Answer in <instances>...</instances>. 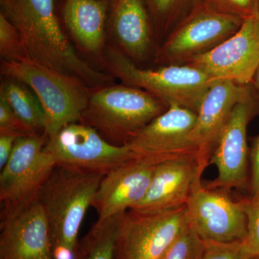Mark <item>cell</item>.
Returning <instances> with one entry per match:
<instances>
[{
    "label": "cell",
    "mask_w": 259,
    "mask_h": 259,
    "mask_svg": "<svg viewBox=\"0 0 259 259\" xmlns=\"http://www.w3.org/2000/svg\"><path fill=\"white\" fill-rule=\"evenodd\" d=\"M159 162L149 158H134L105 175L92 205L97 211V221L119 215L139 204L147 192Z\"/></svg>",
    "instance_id": "14"
},
{
    "label": "cell",
    "mask_w": 259,
    "mask_h": 259,
    "mask_svg": "<svg viewBox=\"0 0 259 259\" xmlns=\"http://www.w3.org/2000/svg\"><path fill=\"white\" fill-rule=\"evenodd\" d=\"M254 93L250 85L218 80L204 95L197 112L192 138L198 150L199 161L204 166L209 164L220 135L234 107Z\"/></svg>",
    "instance_id": "15"
},
{
    "label": "cell",
    "mask_w": 259,
    "mask_h": 259,
    "mask_svg": "<svg viewBox=\"0 0 259 259\" xmlns=\"http://www.w3.org/2000/svg\"><path fill=\"white\" fill-rule=\"evenodd\" d=\"M0 56L2 61L8 62L30 59L18 29L2 12H0Z\"/></svg>",
    "instance_id": "24"
},
{
    "label": "cell",
    "mask_w": 259,
    "mask_h": 259,
    "mask_svg": "<svg viewBox=\"0 0 259 259\" xmlns=\"http://www.w3.org/2000/svg\"><path fill=\"white\" fill-rule=\"evenodd\" d=\"M110 27L117 49L135 63L154 51L152 20L144 0H111Z\"/></svg>",
    "instance_id": "18"
},
{
    "label": "cell",
    "mask_w": 259,
    "mask_h": 259,
    "mask_svg": "<svg viewBox=\"0 0 259 259\" xmlns=\"http://www.w3.org/2000/svg\"><path fill=\"white\" fill-rule=\"evenodd\" d=\"M196 120L195 112L185 107H169L125 146L135 158L163 161L187 155L198 156L192 138Z\"/></svg>",
    "instance_id": "13"
},
{
    "label": "cell",
    "mask_w": 259,
    "mask_h": 259,
    "mask_svg": "<svg viewBox=\"0 0 259 259\" xmlns=\"http://www.w3.org/2000/svg\"><path fill=\"white\" fill-rule=\"evenodd\" d=\"M46 134L20 136L0 172V221L18 214L37 199L42 185L56 166L44 150Z\"/></svg>",
    "instance_id": "6"
},
{
    "label": "cell",
    "mask_w": 259,
    "mask_h": 259,
    "mask_svg": "<svg viewBox=\"0 0 259 259\" xmlns=\"http://www.w3.org/2000/svg\"><path fill=\"white\" fill-rule=\"evenodd\" d=\"M44 150L56 165L105 175L134 159L127 146L109 143L90 126L74 122L48 139Z\"/></svg>",
    "instance_id": "9"
},
{
    "label": "cell",
    "mask_w": 259,
    "mask_h": 259,
    "mask_svg": "<svg viewBox=\"0 0 259 259\" xmlns=\"http://www.w3.org/2000/svg\"><path fill=\"white\" fill-rule=\"evenodd\" d=\"M121 214L106 221H97L79 240L74 259H115L116 236Z\"/></svg>",
    "instance_id": "21"
},
{
    "label": "cell",
    "mask_w": 259,
    "mask_h": 259,
    "mask_svg": "<svg viewBox=\"0 0 259 259\" xmlns=\"http://www.w3.org/2000/svg\"><path fill=\"white\" fill-rule=\"evenodd\" d=\"M256 14L259 17V0H256Z\"/></svg>",
    "instance_id": "33"
},
{
    "label": "cell",
    "mask_w": 259,
    "mask_h": 259,
    "mask_svg": "<svg viewBox=\"0 0 259 259\" xmlns=\"http://www.w3.org/2000/svg\"><path fill=\"white\" fill-rule=\"evenodd\" d=\"M105 175L56 165L37 194L48 223L53 259H74L80 228Z\"/></svg>",
    "instance_id": "2"
},
{
    "label": "cell",
    "mask_w": 259,
    "mask_h": 259,
    "mask_svg": "<svg viewBox=\"0 0 259 259\" xmlns=\"http://www.w3.org/2000/svg\"><path fill=\"white\" fill-rule=\"evenodd\" d=\"M107 1H111V0H107Z\"/></svg>",
    "instance_id": "34"
},
{
    "label": "cell",
    "mask_w": 259,
    "mask_h": 259,
    "mask_svg": "<svg viewBox=\"0 0 259 259\" xmlns=\"http://www.w3.org/2000/svg\"><path fill=\"white\" fill-rule=\"evenodd\" d=\"M168 107L151 94L124 84L93 89L81 122L115 146H125Z\"/></svg>",
    "instance_id": "3"
},
{
    "label": "cell",
    "mask_w": 259,
    "mask_h": 259,
    "mask_svg": "<svg viewBox=\"0 0 259 259\" xmlns=\"http://www.w3.org/2000/svg\"><path fill=\"white\" fill-rule=\"evenodd\" d=\"M107 0H65L62 18L66 28L83 51L100 55L105 49Z\"/></svg>",
    "instance_id": "19"
},
{
    "label": "cell",
    "mask_w": 259,
    "mask_h": 259,
    "mask_svg": "<svg viewBox=\"0 0 259 259\" xmlns=\"http://www.w3.org/2000/svg\"><path fill=\"white\" fill-rule=\"evenodd\" d=\"M217 11L245 19L256 14V0H202Z\"/></svg>",
    "instance_id": "27"
},
{
    "label": "cell",
    "mask_w": 259,
    "mask_h": 259,
    "mask_svg": "<svg viewBox=\"0 0 259 259\" xmlns=\"http://www.w3.org/2000/svg\"><path fill=\"white\" fill-rule=\"evenodd\" d=\"M204 248L205 241L188 225L161 259H201Z\"/></svg>",
    "instance_id": "25"
},
{
    "label": "cell",
    "mask_w": 259,
    "mask_h": 259,
    "mask_svg": "<svg viewBox=\"0 0 259 259\" xmlns=\"http://www.w3.org/2000/svg\"><path fill=\"white\" fill-rule=\"evenodd\" d=\"M0 134L20 136L37 134L23 122L3 97H0Z\"/></svg>",
    "instance_id": "26"
},
{
    "label": "cell",
    "mask_w": 259,
    "mask_h": 259,
    "mask_svg": "<svg viewBox=\"0 0 259 259\" xmlns=\"http://www.w3.org/2000/svg\"><path fill=\"white\" fill-rule=\"evenodd\" d=\"M258 110L259 98L255 93L234 107L209 159V164L217 168L218 177L206 187L229 191L244 187L250 156L247 130Z\"/></svg>",
    "instance_id": "11"
},
{
    "label": "cell",
    "mask_w": 259,
    "mask_h": 259,
    "mask_svg": "<svg viewBox=\"0 0 259 259\" xmlns=\"http://www.w3.org/2000/svg\"><path fill=\"white\" fill-rule=\"evenodd\" d=\"M249 157L251 163L250 189L253 195L259 194V134L253 140Z\"/></svg>",
    "instance_id": "29"
},
{
    "label": "cell",
    "mask_w": 259,
    "mask_h": 259,
    "mask_svg": "<svg viewBox=\"0 0 259 259\" xmlns=\"http://www.w3.org/2000/svg\"><path fill=\"white\" fill-rule=\"evenodd\" d=\"M0 97L9 104L16 115L37 134H46L44 108L31 89L23 83L8 78L0 88Z\"/></svg>",
    "instance_id": "20"
},
{
    "label": "cell",
    "mask_w": 259,
    "mask_h": 259,
    "mask_svg": "<svg viewBox=\"0 0 259 259\" xmlns=\"http://www.w3.org/2000/svg\"><path fill=\"white\" fill-rule=\"evenodd\" d=\"M0 259H53L49 223L37 199L0 221Z\"/></svg>",
    "instance_id": "17"
},
{
    "label": "cell",
    "mask_w": 259,
    "mask_h": 259,
    "mask_svg": "<svg viewBox=\"0 0 259 259\" xmlns=\"http://www.w3.org/2000/svg\"><path fill=\"white\" fill-rule=\"evenodd\" d=\"M201 259H244L242 254L241 241H205V248Z\"/></svg>",
    "instance_id": "28"
},
{
    "label": "cell",
    "mask_w": 259,
    "mask_h": 259,
    "mask_svg": "<svg viewBox=\"0 0 259 259\" xmlns=\"http://www.w3.org/2000/svg\"><path fill=\"white\" fill-rule=\"evenodd\" d=\"M247 219L245 238L241 241L244 259L259 258V194L241 199Z\"/></svg>",
    "instance_id": "23"
},
{
    "label": "cell",
    "mask_w": 259,
    "mask_h": 259,
    "mask_svg": "<svg viewBox=\"0 0 259 259\" xmlns=\"http://www.w3.org/2000/svg\"><path fill=\"white\" fill-rule=\"evenodd\" d=\"M250 86L254 90L255 95L259 98V67L257 69L256 72L255 73L254 76H253V79H252L251 83H250Z\"/></svg>",
    "instance_id": "31"
},
{
    "label": "cell",
    "mask_w": 259,
    "mask_h": 259,
    "mask_svg": "<svg viewBox=\"0 0 259 259\" xmlns=\"http://www.w3.org/2000/svg\"><path fill=\"white\" fill-rule=\"evenodd\" d=\"M185 64L201 70L215 81L250 85L259 67V17L255 14L245 19L236 33Z\"/></svg>",
    "instance_id": "12"
},
{
    "label": "cell",
    "mask_w": 259,
    "mask_h": 259,
    "mask_svg": "<svg viewBox=\"0 0 259 259\" xmlns=\"http://www.w3.org/2000/svg\"><path fill=\"white\" fill-rule=\"evenodd\" d=\"M1 12L18 29L32 61L76 76L92 89L113 83V76L78 55L61 28L54 0H14Z\"/></svg>",
    "instance_id": "1"
},
{
    "label": "cell",
    "mask_w": 259,
    "mask_h": 259,
    "mask_svg": "<svg viewBox=\"0 0 259 259\" xmlns=\"http://www.w3.org/2000/svg\"><path fill=\"white\" fill-rule=\"evenodd\" d=\"M202 175L194 181L186 203L189 226L204 241H241L247 219L241 201H233L228 191L207 188L201 182Z\"/></svg>",
    "instance_id": "10"
},
{
    "label": "cell",
    "mask_w": 259,
    "mask_h": 259,
    "mask_svg": "<svg viewBox=\"0 0 259 259\" xmlns=\"http://www.w3.org/2000/svg\"><path fill=\"white\" fill-rule=\"evenodd\" d=\"M205 168L197 155L159 162L144 199L131 209L141 212H161L185 207L194 181Z\"/></svg>",
    "instance_id": "16"
},
{
    "label": "cell",
    "mask_w": 259,
    "mask_h": 259,
    "mask_svg": "<svg viewBox=\"0 0 259 259\" xmlns=\"http://www.w3.org/2000/svg\"><path fill=\"white\" fill-rule=\"evenodd\" d=\"M102 64L109 74L122 83L147 92L168 107H185L196 113L204 95L215 81L201 70L187 64L143 69L115 47L105 48Z\"/></svg>",
    "instance_id": "4"
},
{
    "label": "cell",
    "mask_w": 259,
    "mask_h": 259,
    "mask_svg": "<svg viewBox=\"0 0 259 259\" xmlns=\"http://www.w3.org/2000/svg\"><path fill=\"white\" fill-rule=\"evenodd\" d=\"M1 74L27 85L35 94L45 113L48 137L54 136L65 126L81 122L93 89L79 78L31 59L2 61Z\"/></svg>",
    "instance_id": "5"
},
{
    "label": "cell",
    "mask_w": 259,
    "mask_h": 259,
    "mask_svg": "<svg viewBox=\"0 0 259 259\" xmlns=\"http://www.w3.org/2000/svg\"><path fill=\"white\" fill-rule=\"evenodd\" d=\"M187 226L185 206L161 212L129 209L119 219L115 259H161Z\"/></svg>",
    "instance_id": "8"
},
{
    "label": "cell",
    "mask_w": 259,
    "mask_h": 259,
    "mask_svg": "<svg viewBox=\"0 0 259 259\" xmlns=\"http://www.w3.org/2000/svg\"><path fill=\"white\" fill-rule=\"evenodd\" d=\"M199 0H144L156 37L168 35Z\"/></svg>",
    "instance_id": "22"
},
{
    "label": "cell",
    "mask_w": 259,
    "mask_h": 259,
    "mask_svg": "<svg viewBox=\"0 0 259 259\" xmlns=\"http://www.w3.org/2000/svg\"><path fill=\"white\" fill-rule=\"evenodd\" d=\"M18 136L12 134H0V169L10 159Z\"/></svg>",
    "instance_id": "30"
},
{
    "label": "cell",
    "mask_w": 259,
    "mask_h": 259,
    "mask_svg": "<svg viewBox=\"0 0 259 259\" xmlns=\"http://www.w3.org/2000/svg\"><path fill=\"white\" fill-rule=\"evenodd\" d=\"M243 20L217 11L199 0L156 49L155 62L160 66L185 64L236 33Z\"/></svg>",
    "instance_id": "7"
},
{
    "label": "cell",
    "mask_w": 259,
    "mask_h": 259,
    "mask_svg": "<svg viewBox=\"0 0 259 259\" xmlns=\"http://www.w3.org/2000/svg\"><path fill=\"white\" fill-rule=\"evenodd\" d=\"M14 0H0V3H1V8L7 6V5L11 4Z\"/></svg>",
    "instance_id": "32"
},
{
    "label": "cell",
    "mask_w": 259,
    "mask_h": 259,
    "mask_svg": "<svg viewBox=\"0 0 259 259\" xmlns=\"http://www.w3.org/2000/svg\"><path fill=\"white\" fill-rule=\"evenodd\" d=\"M258 259H259V258H258Z\"/></svg>",
    "instance_id": "35"
}]
</instances>
